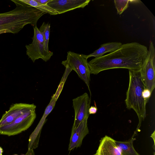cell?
Instances as JSON below:
<instances>
[{
	"instance_id": "1",
	"label": "cell",
	"mask_w": 155,
	"mask_h": 155,
	"mask_svg": "<svg viewBox=\"0 0 155 155\" xmlns=\"http://www.w3.org/2000/svg\"><path fill=\"white\" fill-rule=\"evenodd\" d=\"M148 51L146 46L138 42L122 44L114 51L88 62L90 74H97L103 71L115 68L139 71Z\"/></svg>"
},
{
	"instance_id": "2",
	"label": "cell",
	"mask_w": 155,
	"mask_h": 155,
	"mask_svg": "<svg viewBox=\"0 0 155 155\" xmlns=\"http://www.w3.org/2000/svg\"><path fill=\"white\" fill-rule=\"evenodd\" d=\"M16 5L13 10L0 13V35L17 33L28 24L36 26L38 19L46 14L21 0H11Z\"/></svg>"
},
{
	"instance_id": "3",
	"label": "cell",
	"mask_w": 155,
	"mask_h": 155,
	"mask_svg": "<svg viewBox=\"0 0 155 155\" xmlns=\"http://www.w3.org/2000/svg\"><path fill=\"white\" fill-rule=\"evenodd\" d=\"M129 82L125 101L127 108L132 109L137 114L139 123L134 133L135 135L140 130L142 122L146 117V105L142 96V92L146 88L140 71L129 70Z\"/></svg>"
},
{
	"instance_id": "4",
	"label": "cell",
	"mask_w": 155,
	"mask_h": 155,
	"mask_svg": "<svg viewBox=\"0 0 155 155\" xmlns=\"http://www.w3.org/2000/svg\"><path fill=\"white\" fill-rule=\"evenodd\" d=\"M86 55L76 53L69 51L67 59L61 64L66 67L75 71L78 77L86 84L91 94L90 88V73Z\"/></svg>"
},
{
	"instance_id": "5",
	"label": "cell",
	"mask_w": 155,
	"mask_h": 155,
	"mask_svg": "<svg viewBox=\"0 0 155 155\" xmlns=\"http://www.w3.org/2000/svg\"><path fill=\"white\" fill-rule=\"evenodd\" d=\"M34 34L31 43L25 45L26 54L33 62L39 58L45 62L48 61L53 55V52L46 51L42 33L37 25L33 27Z\"/></svg>"
},
{
	"instance_id": "6",
	"label": "cell",
	"mask_w": 155,
	"mask_h": 155,
	"mask_svg": "<svg viewBox=\"0 0 155 155\" xmlns=\"http://www.w3.org/2000/svg\"><path fill=\"white\" fill-rule=\"evenodd\" d=\"M36 117L35 109L26 112L11 123L0 127V134L13 136L28 129Z\"/></svg>"
},
{
	"instance_id": "7",
	"label": "cell",
	"mask_w": 155,
	"mask_h": 155,
	"mask_svg": "<svg viewBox=\"0 0 155 155\" xmlns=\"http://www.w3.org/2000/svg\"><path fill=\"white\" fill-rule=\"evenodd\" d=\"M148 50L140 72L146 88L152 92L155 87V48L152 41L150 43Z\"/></svg>"
},
{
	"instance_id": "8",
	"label": "cell",
	"mask_w": 155,
	"mask_h": 155,
	"mask_svg": "<svg viewBox=\"0 0 155 155\" xmlns=\"http://www.w3.org/2000/svg\"><path fill=\"white\" fill-rule=\"evenodd\" d=\"M75 117L72 127H76L84 119L88 118L89 109L90 107L91 98L88 94L85 93L73 99Z\"/></svg>"
},
{
	"instance_id": "9",
	"label": "cell",
	"mask_w": 155,
	"mask_h": 155,
	"mask_svg": "<svg viewBox=\"0 0 155 155\" xmlns=\"http://www.w3.org/2000/svg\"><path fill=\"white\" fill-rule=\"evenodd\" d=\"M36 108V105L33 104L19 103L13 104L9 110L3 115L0 120V127L11 123L19 116Z\"/></svg>"
},
{
	"instance_id": "10",
	"label": "cell",
	"mask_w": 155,
	"mask_h": 155,
	"mask_svg": "<svg viewBox=\"0 0 155 155\" xmlns=\"http://www.w3.org/2000/svg\"><path fill=\"white\" fill-rule=\"evenodd\" d=\"M90 1V0H51L47 5L58 14H61L77 8H83Z\"/></svg>"
},
{
	"instance_id": "11",
	"label": "cell",
	"mask_w": 155,
	"mask_h": 155,
	"mask_svg": "<svg viewBox=\"0 0 155 155\" xmlns=\"http://www.w3.org/2000/svg\"><path fill=\"white\" fill-rule=\"evenodd\" d=\"M87 119H84L76 127H72L68 150L71 151L75 148L80 147L83 139L89 133Z\"/></svg>"
},
{
	"instance_id": "12",
	"label": "cell",
	"mask_w": 155,
	"mask_h": 155,
	"mask_svg": "<svg viewBox=\"0 0 155 155\" xmlns=\"http://www.w3.org/2000/svg\"><path fill=\"white\" fill-rule=\"evenodd\" d=\"M94 155H122L117 146L116 140L105 135L100 140V144Z\"/></svg>"
},
{
	"instance_id": "13",
	"label": "cell",
	"mask_w": 155,
	"mask_h": 155,
	"mask_svg": "<svg viewBox=\"0 0 155 155\" xmlns=\"http://www.w3.org/2000/svg\"><path fill=\"white\" fill-rule=\"evenodd\" d=\"M122 45L120 42H110L103 44L93 52L86 55L87 59L91 57L97 58L101 57L107 53H111L119 48Z\"/></svg>"
},
{
	"instance_id": "14",
	"label": "cell",
	"mask_w": 155,
	"mask_h": 155,
	"mask_svg": "<svg viewBox=\"0 0 155 155\" xmlns=\"http://www.w3.org/2000/svg\"><path fill=\"white\" fill-rule=\"evenodd\" d=\"M134 133L129 140L122 141H116V145L119 149L122 155H140L133 146V142L135 140Z\"/></svg>"
},
{
	"instance_id": "15",
	"label": "cell",
	"mask_w": 155,
	"mask_h": 155,
	"mask_svg": "<svg viewBox=\"0 0 155 155\" xmlns=\"http://www.w3.org/2000/svg\"><path fill=\"white\" fill-rule=\"evenodd\" d=\"M21 0L23 2L33 7L46 13H48L51 15H53L58 14V12L48 5L42 4L37 2L35 0Z\"/></svg>"
},
{
	"instance_id": "16",
	"label": "cell",
	"mask_w": 155,
	"mask_h": 155,
	"mask_svg": "<svg viewBox=\"0 0 155 155\" xmlns=\"http://www.w3.org/2000/svg\"><path fill=\"white\" fill-rule=\"evenodd\" d=\"M50 24L48 23H46L43 22L39 29L42 33L44 40L45 48L47 51H49L48 47V42L49 39Z\"/></svg>"
},
{
	"instance_id": "17",
	"label": "cell",
	"mask_w": 155,
	"mask_h": 155,
	"mask_svg": "<svg viewBox=\"0 0 155 155\" xmlns=\"http://www.w3.org/2000/svg\"><path fill=\"white\" fill-rule=\"evenodd\" d=\"M114 2L117 13L120 15L127 9L130 3L129 0H114Z\"/></svg>"
},
{
	"instance_id": "18",
	"label": "cell",
	"mask_w": 155,
	"mask_h": 155,
	"mask_svg": "<svg viewBox=\"0 0 155 155\" xmlns=\"http://www.w3.org/2000/svg\"><path fill=\"white\" fill-rule=\"evenodd\" d=\"M152 92L149 89L145 88L143 91L142 96L147 104L150 97Z\"/></svg>"
},
{
	"instance_id": "19",
	"label": "cell",
	"mask_w": 155,
	"mask_h": 155,
	"mask_svg": "<svg viewBox=\"0 0 155 155\" xmlns=\"http://www.w3.org/2000/svg\"><path fill=\"white\" fill-rule=\"evenodd\" d=\"M94 104V106H91L89 108L88 110L89 114H95L97 113V108L95 103Z\"/></svg>"
},
{
	"instance_id": "20",
	"label": "cell",
	"mask_w": 155,
	"mask_h": 155,
	"mask_svg": "<svg viewBox=\"0 0 155 155\" xmlns=\"http://www.w3.org/2000/svg\"><path fill=\"white\" fill-rule=\"evenodd\" d=\"M37 2L44 5H47L51 0H35Z\"/></svg>"
},
{
	"instance_id": "21",
	"label": "cell",
	"mask_w": 155,
	"mask_h": 155,
	"mask_svg": "<svg viewBox=\"0 0 155 155\" xmlns=\"http://www.w3.org/2000/svg\"><path fill=\"white\" fill-rule=\"evenodd\" d=\"M35 155V153L33 149H30L28 150L27 153L25 155Z\"/></svg>"
},
{
	"instance_id": "22",
	"label": "cell",
	"mask_w": 155,
	"mask_h": 155,
	"mask_svg": "<svg viewBox=\"0 0 155 155\" xmlns=\"http://www.w3.org/2000/svg\"><path fill=\"white\" fill-rule=\"evenodd\" d=\"M155 130L154 131L153 134L151 135V136H150V137L152 138L153 139V141H154V148L155 147Z\"/></svg>"
},
{
	"instance_id": "23",
	"label": "cell",
	"mask_w": 155,
	"mask_h": 155,
	"mask_svg": "<svg viewBox=\"0 0 155 155\" xmlns=\"http://www.w3.org/2000/svg\"><path fill=\"white\" fill-rule=\"evenodd\" d=\"M3 150L2 148L0 147V155H2Z\"/></svg>"
},
{
	"instance_id": "24",
	"label": "cell",
	"mask_w": 155,
	"mask_h": 155,
	"mask_svg": "<svg viewBox=\"0 0 155 155\" xmlns=\"http://www.w3.org/2000/svg\"><path fill=\"white\" fill-rule=\"evenodd\" d=\"M14 155H18L16 154H14Z\"/></svg>"
}]
</instances>
